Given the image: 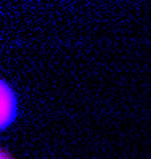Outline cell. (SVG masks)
Masks as SVG:
<instances>
[{"label": "cell", "instance_id": "obj_1", "mask_svg": "<svg viewBox=\"0 0 151 159\" xmlns=\"http://www.w3.org/2000/svg\"><path fill=\"white\" fill-rule=\"evenodd\" d=\"M13 110H15V100H13L11 92L7 91V86L2 83V126H7V123L10 121V115L8 111L13 115Z\"/></svg>", "mask_w": 151, "mask_h": 159}]
</instances>
